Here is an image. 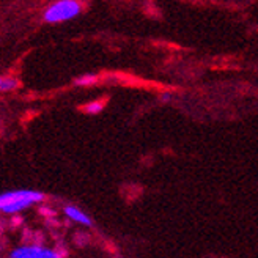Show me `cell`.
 <instances>
[{"label":"cell","instance_id":"cell-1","mask_svg":"<svg viewBox=\"0 0 258 258\" xmlns=\"http://www.w3.org/2000/svg\"><path fill=\"white\" fill-rule=\"evenodd\" d=\"M44 196L38 190H29V189H21V190H10L4 192L0 196V210L4 213H18L22 211L29 206L41 202Z\"/></svg>","mask_w":258,"mask_h":258},{"label":"cell","instance_id":"cell-2","mask_svg":"<svg viewBox=\"0 0 258 258\" xmlns=\"http://www.w3.org/2000/svg\"><path fill=\"white\" fill-rule=\"evenodd\" d=\"M82 5L79 0H57L50 5L43 15V19L47 24H58L64 21H71L81 13Z\"/></svg>","mask_w":258,"mask_h":258},{"label":"cell","instance_id":"cell-3","mask_svg":"<svg viewBox=\"0 0 258 258\" xmlns=\"http://www.w3.org/2000/svg\"><path fill=\"white\" fill-rule=\"evenodd\" d=\"M10 258H60L52 250H47L43 247H19L13 250Z\"/></svg>","mask_w":258,"mask_h":258},{"label":"cell","instance_id":"cell-4","mask_svg":"<svg viewBox=\"0 0 258 258\" xmlns=\"http://www.w3.org/2000/svg\"><path fill=\"white\" fill-rule=\"evenodd\" d=\"M64 214H67L70 219H73V221L82 224V225H92L90 217L85 213H82L81 210H77L76 206H67V208H64Z\"/></svg>","mask_w":258,"mask_h":258},{"label":"cell","instance_id":"cell-5","mask_svg":"<svg viewBox=\"0 0 258 258\" xmlns=\"http://www.w3.org/2000/svg\"><path fill=\"white\" fill-rule=\"evenodd\" d=\"M18 87V81L15 77L11 76H2L0 77V90H2L4 93H8V92H13Z\"/></svg>","mask_w":258,"mask_h":258},{"label":"cell","instance_id":"cell-6","mask_svg":"<svg viewBox=\"0 0 258 258\" xmlns=\"http://www.w3.org/2000/svg\"><path fill=\"white\" fill-rule=\"evenodd\" d=\"M98 82V76L96 74H82L79 77H76L74 84L79 87H92Z\"/></svg>","mask_w":258,"mask_h":258},{"label":"cell","instance_id":"cell-7","mask_svg":"<svg viewBox=\"0 0 258 258\" xmlns=\"http://www.w3.org/2000/svg\"><path fill=\"white\" fill-rule=\"evenodd\" d=\"M102 109H104V101H95V102H88L84 107V110L88 115H98Z\"/></svg>","mask_w":258,"mask_h":258},{"label":"cell","instance_id":"cell-8","mask_svg":"<svg viewBox=\"0 0 258 258\" xmlns=\"http://www.w3.org/2000/svg\"><path fill=\"white\" fill-rule=\"evenodd\" d=\"M161 99H162L164 102H169V101L172 99V95H170V93H164V95L161 96Z\"/></svg>","mask_w":258,"mask_h":258}]
</instances>
